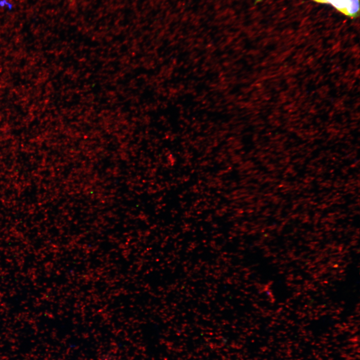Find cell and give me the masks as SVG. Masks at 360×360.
I'll list each match as a JSON object with an SVG mask.
<instances>
[{"mask_svg":"<svg viewBox=\"0 0 360 360\" xmlns=\"http://www.w3.org/2000/svg\"><path fill=\"white\" fill-rule=\"evenodd\" d=\"M322 4H330L338 11L352 18L356 16L359 12V0H313Z\"/></svg>","mask_w":360,"mask_h":360,"instance_id":"cell-1","label":"cell"}]
</instances>
